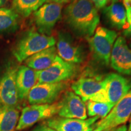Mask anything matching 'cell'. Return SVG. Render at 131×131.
Instances as JSON below:
<instances>
[{
    "label": "cell",
    "mask_w": 131,
    "mask_h": 131,
    "mask_svg": "<svg viewBox=\"0 0 131 131\" xmlns=\"http://www.w3.org/2000/svg\"><path fill=\"white\" fill-rule=\"evenodd\" d=\"M64 13L67 24L77 35L88 38L94 35L100 16L91 0H70Z\"/></svg>",
    "instance_id": "6da1fadb"
},
{
    "label": "cell",
    "mask_w": 131,
    "mask_h": 131,
    "mask_svg": "<svg viewBox=\"0 0 131 131\" xmlns=\"http://www.w3.org/2000/svg\"><path fill=\"white\" fill-rule=\"evenodd\" d=\"M131 89V79L115 73L106 75L103 88L89 100L115 105Z\"/></svg>",
    "instance_id": "7a4b0ae2"
},
{
    "label": "cell",
    "mask_w": 131,
    "mask_h": 131,
    "mask_svg": "<svg viewBox=\"0 0 131 131\" xmlns=\"http://www.w3.org/2000/svg\"><path fill=\"white\" fill-rule=\"evenodd\" d=\"M55 43L56 40L52 36L30 30L19 38L14 47L12 53L16 60L21 63L34 54L53 46Z\"/></svg>",
    "instance_id": "3957f363"
},
{
    "label": "cell",
    "mask_w": 131,
    "mask_h": 131,
    "mask_svg": "<svg viewBox=\"0 0 131 131\" xmlns=\"http://www.w3.org/2000/svg\"><path fill=\"white\" fill-rule=\"evenodd\" d=\"M117 38L116 32L103 27H97L94 35L87 38L93 57L96 61L105 66L109 64L111 53Z\"/></svg>",
    "instance_id": "277c9868"
},
{
    "label": "cell",
    "mask_w": 131,
    "mask_h": 131,
    "mask_svg": "<svg viewBox=\"0 0 131 131\" xmlns=\"http://www.w3.org/2000/svg\"><path fill=\"white\" fill-rule=\"evenodd\" d=\"M60 103L55 102L52 104H34L24 107L16 127V130L27 129L40 121L45 120L58 114Z\"/></svg>",
    "instance_id": "5b68a950"
},
{
    "label": "cell",
    "mask_w": 131,
    "mask_h": 131,
    "mask_svg": "<svg viewBox=\"0 0 131 131\" xmlns=\"http://www.w3.org/2000/svg\"><path fill=\"white\" fill-rule=\"evenodd\" d=\"M78 71V67L75 64L65 61L58 55L55 62L49 68L36 72L38 83H55L71 79Z\"/></svg>",
    "instance_id": "8992f818"
},
{
    "label": "cell",
    "mask_w": 131,
    "mask_h": 131,
    "mask_svg": "<svg viewBox=\"0 0 131 131\" xmlns=\"http://www.w3.org/2000/svg\"><path fill=\"white\" fill-rule=\"evenodd\" d=\"M131 116V89L115 105L104 118L94 124L103 130H110L124 124Z\"/></svg>",
    "instance_id": "52a82bcc"
},
{
    "label": "cell",
    "mask_w": 131,
    "mask_h": 131,
    "mask_svg": "<svg viewBox=\"0 0 131 131\" xmlns=\"http://www.w3.org/2000/svg\"><path fill=\"white\" fill-rule=\"evenodd\" d=\"M68 84L65 82L55 83H37L29 92L27 100L30 105L52 104L63 94Z\"/></svg>",
    "instance_id": "ba28073f"
},
{
    "label": "cell",
    "mask_w": 131,
    "mask_h": 131,
    "mask_svg": "<svg viewBox=\"0 0 131 131\" xmlns=\"http://www.w3.org/2000/svg\"><path fill=\"white\" fill-rule=\"evenodd\" d=\"M63 5L45 3L34 12V19L39 33L50 36L55 24L61 18Z\"/></svg>",
    "instance_id": "9c48e42d"
},
{
    "label": "cell",
    "mask_w": 131,
    "mask_h": 131,
    "mask_svg": "<svg viewBox=\"0 0 131 131\" xmlns=\"http://www.w3.org/2000/svg\"><path fill=\"white\" fill-rule=\"evenodd\" d=\"M18 68L8 66L0 77V105L18 107L19 101L16 84Z\"/></svg>",
    "instance_id": "30bf717a"
},
{
    "label": "cell",
    "mask_w": 131,
    "mask_h": 131,
    "mask_svg": "<svg viewBox=\"0 0 131 131\" xmlns=\"http://www.w3.org/2000/svg\"><path fill=\"white\" fill-rule=\"evenodd\" d=\"M60 103L59 117L69 118L87 119L86 106L79 96L72 91H66L62 94Z\"/></svg>",
    "instance_id": "8fae6325"
},
{
    "label": "cell",
    "mask_w": 131,
    "mask_h": 131,
    "mask_svg": "<svg viewBox=\"0 0 131 131\" xmlns=\"http://www.w3.org/2000/svg\"><path fill=\"white\" fill-rule=\"evenodd\" d=\"M112 68L122 74L131 75V49L123 37H117L110 59Z\"/></svg>",
    "instance_id": "7c38bea8"
},
{
    "label": "cell",
    "mask_w": 131,
    "mask_h": 131,
    "mask_svg": "<svg viewBox=\"0 0 131 131\" xmlns=\"http://www.w3.org/2000/svg\"><path fill=\"white\" fill-rule=\"evenodd\" d=\"M99 117H93L86 119L53 117L47 119L45 125L57 131H91Z\"/></svg>",
    "instance_id": "4fadbf2b"
},
{
    "label": "cell",
    "mask_w": 131,
    "mask_h": 131,
    "mask_svg": "<svg viewBox=\"0 0 131 131\" xmlns=\"http://www.w3.org/2000/svg\"><path fill=\"white\" fill-rule=\"evenodd\" d=\"M57 50L58 56L68 63L77 64L82 63L84 59V52L82 47L65 32L59 33Z\"/></svg>",
    "instance_id": "5bb4252c"
},
{
    "label": "cell",
    "mask_w": 131,
    "mask_h": 131,
    "mask_svg": "<svg viewBox=\"0 0 131 131\" xmlns=\"http://www.w3.org/2000/svg\"><path fill=\"white\" fill-rule=\"evenodd\" d=\"M36 72V70L26 66H21L18 68L16 75V84L19 100L27 98L29 92L37 83Z\"/></svg>",
    "instance_id": "9a60e30c"
},
{
    "label": "cell",
    "mask_w": 131,
    "mask_h": 131,
    "mask_svg": "<svg viewBox=\"0 0 131 131\" xmlns=\"http://www.w3.org/2000/svg\"><path fill=\"white\" fill-rule=\"evenodd\" d=\"M103 88V80L98 77H82L72 84L71 89L84 102L92 97Z\"/></svg>",
    "instance_id": "2e32d148"
},
{
    "label": "cell",
    "mask_w": 131,
    "mask_h": 131,
    "mask_svg": "<svg viewBox=\"0 0 131 131\" xmlns=\"http://www.w3.org/2000/svg\"><path fill=\"white\" fill-rule=\"evenodd\" d=\"M57 56V48L53 46L33 55L25 60V63L29 68L40 71L49 68L55 62Z\"/></svg>",
    "instance_id": "e0dca14e"
},
{
    "label": "cell",
    "mask_w": 131,
    "mask_h": 131,
    "mask_svg": "<svg viewBox=\"0 0 131 131\" xmlns=\"http://www.w3.org/2000/svg\"><path fill=\"white\" fill-rule=\"evenodd\" d=\"M104 13L109 23L118 30L126 29L128 27L126 12L122 4L112 3L107 7H104Z\"/></svg>",
    "instance_id": "ac0fdd59"
},
{
    "label": "cell",
    "mask_w": 131,
    "mask_h": 131,
    "mask_svg": "<svg viewBox=\"0 0 131 131\" xmlns=\"http://www.w3.org/2000/svg\"><path fill=\"white\" fill-rule=\"evenodd\" d=\"M19 15L13 9L0 8V35L13 33L19 27Z\"/></svg>",
    "instance_id": "d6986e66"
},
{
    "label": "cell",
    "mask_w": 131,
    "mask_h": 131,
    "mask_svg": "<svg viewBox=\"0 0 131 131\" xmlns=\"http://www.w3.org/2000/svg\"><path fill=\"white\" fill-rule=\"evenodd\" d=\"M19 118L18 107L0 105V131H14Z\"/></svg>",
    "instance_id": "ffe728a7"
},
{
    "label": "cell",
    "mask_w": 131,
    "mask_h": 131,
    "mask_svg": "<svg viewBox=\"0 0 131 131\" xmlns=\"http://www.w3.org/2000/svg\"><path fill=\"white\" fill-rule=\"evenodd\" d=\"M46 2H48V0H13L12 9L19 15L26 18Z\"/></svg>",
    "instance_id": "44dd1931"
},
{
    "label": "cell",
    "mask_w": 131,
    "mask_h": 131,
    "mask_svg": "<svg viewBox=\"0 0 131 131\" xmlns=\"http://www.w3.org/2000/svg\"><path fill=\"white\" fill-rule=\"evenodd\" d=\"M87 114L91 117H98L103 119L107 115L113 108L109 103L95 102L91 100L86 101Z\"/></svg>",
    "instance_id": "7402d4cb"
},
{
    "label": "cell",
    "mask_w": 131,
    "mask_h": 131,
    "mask_svg": "<svg viewBox=\"0 0 131 131\" xmlns=\"http://www.w3.org/2000/svg\"><path fill=\"white\" fill-rule=\"evenodd\" d=\"M97 9L104 8L110 0H91Z\"/></svg>",
    "instance_id": "603a6c76"
},
{
    "label": "cell",
    "mask_w": 131,
    "mask_h": 131,
    "mask_svg": "<svg viewBox=\"0 0 131 131\" xmlns=\"http://www.w3.org/2000/svg\"><path fill=\"white\" fill-rule=\"evenodd\" d=\"M48 1H50V3H54L58 4L64 5L69 3L70 0H48Z\"/></svg>",
    "instance_id": "cb8c5ba5"
},
{
    "label": "cell",
    "mask_w": 131,
    "mask_h": 131,
    "mask_svg": "<svg viewBox=\"0 0 131 131\" xmlns=\"http://www.w3.org/2000/svg\"><path fill=\"white\" fill-rule=\"evenodd\" d=\"M123 3L126 11L131 9V0H123Z\"/></svg>",
    "instance_id": "d4e9b609"
},
{
    "label": "cell",
    "mask_w": 131,
    "mask_h": 131,
    "mask_svg": "<svg viewBox=\"0 0 131 131\" xmlns=\"http://www.w3.org/2000/svg\"><path fill=\"white\" fill-rule=\"evenodd\" d=\"M114 131H127V127L126 124H123L115 128Z\"/></svg>",
    "instance_id": "484cf974"
},
{
    "label": "cell",
    "mask_w": 131,
    "mask_h": 131,
    "mask_svg": "<svg viewBox=\"0 0 131 131\" xmlns=\"http://www.w3.org/2000/svg\"><path fill=\"white\" fill-rule=\"evenodd\" d=\"M123 34L126 37H131V23L129 24L128 27L124 30Z\"/></svg>",
    "instance_id": "4316f807"
},
{
    "label": "cell",
    "mask_w": 131,
    "mask_h": 131,
    "mask_svg": "<svg viewBox=\"0 0 131 131\" xmlns=\"http://www.w3.org/2000/svg\"><path fill=\"white\" fill-rule=\"evenodd\" d=\"M32 131H45L44 129V125H40L36 127L35 129H34Z\"/></svg>",
    "instance_id": "83f0119b"
},
{
    "label": "cell",
    "mask_w": 131,
    "mask_h": 131,
    "mask_svg": "<svg viewBox=\"0 0 131 131\" xmlns=\"http://www.w3.org/2000/svg\"><path fill=\"white\" fill-rule=\"evenodd\" d=\"M44 125V129H45V131H57L55 130H53V129H52L51 128H50V127H47V126L45 125V124H43Z\"/></svg>",
    "instance_id": "f1b7e54d"
},
{
    "label": "cell",
    "mask_w": 131,
    "mask_h": 131,
    "mask_svg": "<svg viewBox=\"0 0 131 131\" xmlns=\"http://www.w3.org/2000/svg\"><path fill=\"white\" fill-rule=\"evenodd\" d=\"M91 131H103L102 129H101V128H100V127H95L94 130H91Z\"/></svg>",
    "instance_id": "f546056e"
},
{
    "label": "cell",
    "mask_w": 131,
    "mask_h": 131,
    "mask_svg": "<svg viewBox=\"0 0 131 131\" xmlns=\"http://www.w3.org/2000/svg\"><path fill=\"white\" fill-rule=\"evenodd\" d=\"M127 131H131V116L130 117V123H129V126L128 129H127Z\"/></svg>",
    "instance_id": "4dcf8cb0"
},
{
    "label": "cell",
    "mask_w": 131,
    "mask_h": 131,
    "mask_svg": "<svg viewBox=\"0 0 131 131\" xmlns=\"http://www.w3.org/2000/svg\"><path fill=\"white\" fill-rule=\"evenodd\" d=\"M5 0H0V7L3 6V4H4Z\"/></svg>",
    "instance_id": "1f68e13d"
},
{
    "label": "cell",
    "mask_w": 131,
    "mask_h": 131,
    "mask_svg": "<svg viewBox=\"0 0 131 131\" xmlns=\"http://www.w3.org/2000/svg\"><path fill=\"white\" fill-rule=\"evenodd\" d=\"M114 129H110V130H103V131H114Z\"/></svg>",
    "instance_id": "d6a6232c"
},
{
    "label": "cell",
    "mask_w": 131,
    "mask_h": 131,
    "mask_svg": "<svg viewBox=\"0 0 131 131\" xmlns=\"http://www.w3.org/2000/svg\"><path fill=\"white\" fill-rule=\"evenodd\" d=\"M112 3H117L116 2V0H112Z\"/></svg>",
    "instance_id": "836d02e7"
}]
</instances>
